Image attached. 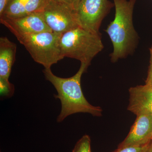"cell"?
Listing matches in <instances>:
<instances>
[{
    "label": "cell",
    "instance_id": "cell-1",
    "mask_svg": "<svg viewBox=\"0 0 152 152\" xmlns=\"http://www.w3.org/2000/svg\"><path fill=\"white\" fill-rule=\"evenodd\" d=\"M89 66L81 63L77 73L66 78L55 75L51 69H45L43 71L45 79L56 90L58 94L55 95V97L60 99L61 104V110L57 118L58 122H61L68 116L77 113H88L95 116H102V108L92 105L88 102L81 86L82 75L86 71Z\"/></svg>",
    "mask_w": 152,
    "mask_h": 152
},
{
    "label": "cell",
    "instance_id": "cell-2",
    "mask_svg": "<svg viewBox=\"0 0 152 152\" xmlns=\"http://www.w3.org/2000/svg\"><path fill=\"white\" fill-rule=\"evenodd\" d=\"M115 14L113 20L105 30L110 39L113 50L111 61L117 62L132 53L136 48L138 37L133 23L136 0H113Z\"/></svg>",
    "mask_w": 152,
    "mask_h": 152
},
{
    "label": "cell",
    "instance_id": "cell-3",
    "mask_svg": "<svg viewBox=\"0 0 152 152\" xmlns=\"http://www.w3.org/2000/svg\"><path fill=\"white\" fill-rule=\"evenodd\" d=\"M60 45L64 57L75 59L88 65L104 48L100 34L80 26L63 34Z\"/></svg>",
    "mask_w": 152,
    "mask_h": 152
},
{
    "label": "cell",
    "instance_id": "cell-4",
    "mask_svg": "<svg viewBox=\"0 0 152 152\" xmlns=\"http://www.w3.org/2000/svg\"><path fill=\"white\" fill-rule=\"evenodd\" d=\"M62 35L47 31L23 36L17 39L36 62L43 66L45 69H50L53 65L64 58L60 45Z\"/></svg>",
    "mask_w": 152,
    "mask_h": 152
},
{
    "label": "cell",
    "instance_id": "cell-5",
    "mask_svg": "<svg viewBox=\"0 0 152 152\" xmlns=\"http://www.w3.org/2000/svg\"><path fill=\"white\" fill-rule=\"evenodd\" d=\"M113 5L108 0H80L76 10L79 26L100 34L102 21Z\"/></svg>",
    "mask_w": 152,
    "mask_h": 152
},
{
    "label": "cell",
    "instance_id": "cell-6",
    "mask_svg": "<svg viewBox=\"0 0 152 152\" xmlns=\"http://www.w3.org/2000/svg\"><path fill=\"white\" fill-rule=\"evenodd\" d=\"M43 12L47 24L54 32L63 34L79 26L75 10L66 4L50 0Z\"/></svg>",
    "mask_w": 152,
    "mask_h": 152
},
{
    "label": "cell",
    "instance_id": "cell-7",
    "mask_svg": "<svg viewBox=\"0 0 152 152\" xmlns=\"http://www.w3.org/2000/svg\"><path fill=\"white\" fill-rule=\"evenodd\" d=\"M16 38L28 35L52 31L45 20L43 12H38L16 19H0Z\"/></svg>",
    "mask_w": 152,
    "mask_h": 152
},
{
    "label": "cell",
    "instance_id": "cell-8",
    "mask_svg": "<svg viewBox=\"0 0 152 152\" xmlns=\"http://www.w3.org/2000/svg\"><path fill=\"white\" fill-rule=\"evenodd\" d=\"M152 138V115L137 116L126 137L118 148L130 146H143L150 144Z\"/></svg>",
    "mask_w": 152,
    "mask_h": 152
},
{
    "label": "cell",
    "instance_id": "cell-9",
    "mask_svg": "<svg viewBox=\"0 0 152 152\" xmlns=\"http://www.w3.org/2000/svg\"><path fill=\"white\" fill-rule=\"evenodd\" d=\"M128 110L136 115H152V88L146 85L131 87L129 89Z\"/></svg>",
    "mask_w": 152,
    "mask_h": 152
},
{
    "label": "cell",
    "instance_id": "cell-10",
    "mask_svg": "<svg viewBox=\"0 0 152 152\" xmlns=\"http://www.w3.org/2000/svg\"><path fill=\"white\" fill-rule=\"evenodd\" d=\"M50 0H10L0 19H13L43 12Z\"/></svg>",
    "mask_w": 152,
    "mask_h": 152
},
{
    "label": "cell",
    "instance_id": "cell-11",
    "mask_svg": "<svg viewBox=\"0 0 152 152\" xmlns=\"http://www.w3.org/2000/svg\"><path fill=\"white\" fill-rule=\"evenodd\" d=\"M17 45L7 37L0 38V79L9 80L15 61Z\"/></svg>",
    "mask_w": 152,
    "mask_h": 152
},
{
    "label": "cell",
    "instance_id": "cell-12",
    "mask_svg": "<svg viewBox=\"0 0 152 152\" xmlns=\"http://www.w3.org/2000/svg\"><path fill=\"white\" fill-rule=\"evenodd\" d=\"M91 143L90 137L85 135L77 142L72 152H91Z\"/></svg>",
    "mask_w": 152,
    "mask_h": 152
},
{
    "label": "cell",
    "instance_id": "cell-13",
    "mask_svg": "<svg viewBox=\"0 0 152 152\" xmlns=\"http://www.w3.org/2000/svg\"><path fill=\"white\" fill-rule=\"evenodd\" d=\"M0 87L1 95H12L14 93V86L9 82V80H5L0 79Z\"/></svg>",
    "mask_w": 152,
    "mask_h": 152
},
{
    "label": "cell",
    "instance_id": "cell-14",
    "mask_svg": "<svg viewBox=\"0 0 152 152\" xmlns=\"http://www.w3.org/2000/svg\"><path fill=\"white\" fill-rule=\"evenodd\" d=\"M150 144L143 146H130L118 148L114 152H145Z\"/></svg>",
    "mask_w": 152,
    "mask_h": 152
},
{
    "label": "cell",
    "instance_id": "cell-15",
    "mask_svg": "<svg viewBox=\"0 0 152 152\" xmlns=\"http://www.w3.org/2000/svg\"><path fill=\"white\" fill-rule=\"evenodd\" d=\"M150 64L148 71V76L145 80V84L148 86L152 88V46L150 49Z\"/></svg>",
    "mask_w": 152,
    "mask_h": 152
},
{
    "label": "cell",
    "instance_id": "cell-16",
    "mask_svg": "<svg viewBox=\"0 0 152 152\" xmlns=\"http://www.w3.org/2000/svg\"><path fill=\"white\" fill-rule=\"evenodd\" d=\"M54 1L66 4L70 6L76 10L80 0H54Z\"/></svg>",
    "mask_w": 152,
    "mask_h": 152
},
{
    "label": "cell",
    "instance_id": "cell-17",
    "mask_svg": "<svg viewBox=\"0 0 152 152\" xmlns=\"http://www.w3.org/2000/svg\"><path fill=\"white\" fill-rule=\"evenodd\" d=\"M10 0H0V17L2 15Z\"/></svg>",
    "mask_w": 152,
    "mask_h": 152
},
{
    "label": "cell",
    "instance_id": "cell-18",
    "mask_svg": "<svg viewBox=\"0 0 152 152\" xmlns=\"http://www.w3.org/2000/svg\"><path fill=\"white\" fill-rule=\"evenodd\" d=\"M145 152H152V141L150 143L148 148Z\"/></svg>",
    "mask_w": 152,
    "mask_h": 152
},
{
    "label": "cell",
    "instance_id": "cell-19",
    "mask_svg": "<svg viewBox=\"0 0 152 152\" xmlns=\"http://www.w3.org/2000/svg\"></svg>",
    "mask_w": 152,
    "mask_h": 152
}]
</instances>
